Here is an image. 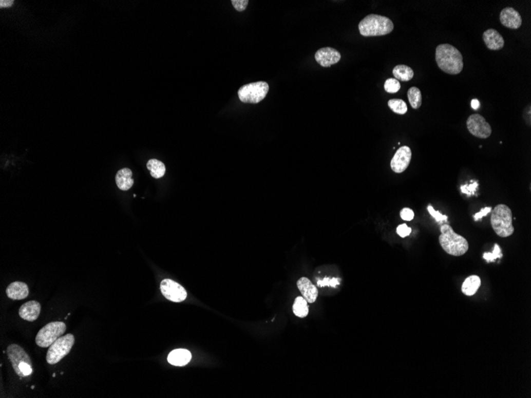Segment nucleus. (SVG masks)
I'll list each match as a JSON object with an SVG mask.
<instances>
[{"label": "nucleus", "mask_w": 531, "mask_h": 398, "mask_svg": "<svg viewBox=\"0 0 531 398\" xmlns=\"http://www.w3.org/2000/svg\"><path fill=\"white\" fill-rule=\"evenodd\" d=\"M339 280L337 278L329 279L328 277L324 279L323 281H318L317 285L320 287H323V286H332V287H336L337 285L339 284Z\"/></svg>", "instance_id": "obj_32"}, {"label": "nucleus", "mask_w": 531, "mask_h": 398, "mask_svg": "<svg viewBox=\"0 0 531 398\" xmlns=\"http://www.w3.org/2000/svg\"><path fill=\"white\" fill-rule=\"evenodd\" d=\"M14 4L13 0H1L0 1V7L1 8H7L11 7Z\"/></svg>", "instance_id": "obj_35"}, {"label": "nucleus", "mask_w": 531, "mask_h": 398, "mask_svg": "<svg viewBox=\"0 0 531 398\" xmlns=\"http://www.w3.org/2000/svg\"><path fill=\"white\" fill-rule=\"evenodd\" d=\"M427 210L428 212H429V214L433 216V217L434 218L435 220H436L437 222H438V223L448 221V217H447V216H444V215L441 214L439 212L435 211L433 206H428Z\"/></svg>", "instance_id": "obj_28"}, {"label": "nucleus", "mask_w": 531, "mask_h": 398, "mask_svg": "<svg viewBox=\"0 0 531 398\" xmlns=\"http://www.w3.org/2000/svg\"><path fill=\"white\" fill-rule=\"evenodd\" d=\"M500 23L504 27L517 30L522 26V20L519 11L513 7H506L502 10L500 15Z\"/></svg>", "instance_id": "obj_13"}, {"label": "nucleus", "mask_w": 531, "mask_h": 398, "mask_svg": "<svg viewBox=\"0 0 531 398\" xmlns=\"http://www.w3.org/2000/svg\"><path fill=\"white\" fill-rule=\"evenodd\" d=\"M6 293L11 300H23L28 296L29 288L26 283L15 281L8 286Z\"/></svg>", "instance_id": "obj_17"}, {"label": "nucleus", "mask_w": 531, "mask_h": 398, "mask_svg": "<svg viewBox=\"0 0 531 398\" xmlns=\"http://www.w3.org/2000/svg\"><path fill=\"white\" fill-rule=\"evenodd\" d=\"M400 216H401L403 220L411 221L412 219L414 217V213H413V210H411V209H408V207H405L400 212Z\"/></svg>", "instance_id": "obj_30"}, {"label": "nucleus", "mask_w": 531, "mask_h": 398, "mask_svg": "<svg viewBox=\"0 0 531 398\" xmlns=\"http://www.w3.org/2000/svg\"><path fill=\"white\" fill-rule=\"evenodd\" d=\"M409 102L413 109L420 108L422 104V96L420 89L417 87H411L407 91Z\"/></svg>", "instance_id": "obj_24"}, {"label": "nucleus", "mask_w": 531, "mask_h": 398, "mask_svg": "<svg viewBox=\"0 0 531 398\" xmlns=\"http://www.w3.org/2000/svg\"><path fill=\"white\" fill-rule=\"evenodd\" d=\"M146 168L150 171V175L154 178L159 179L165 174V166L163 162L159 160L151 159L146 164Z\"/></svg>", "instance_id": "obj_22"}, {"label": "nucleus", "mask_w": 531, "mask_h": 398, "mask_svg": "<svg viewBox=\"0 0 531 398\" xmlns=\"http://www.w3.org/2000/svg\"><path fill=\"white\" fill-rule=\"evenodd\" d=\"M401 88L400 81L393 78H389L384 84V89L388 93H396Z\"/></svg>", "instance_id": "obj_26"}, {"label": "nucleus", "mask_w": 531, "mask_h": 398, "mask_svg": "<svg viewBox=\"0 0 531 398\" xmlns=\"http://www.w3.org/2000/svg\"><path fill=\"white\" fill-rule=\"evenodd\" d=\"M269 91V85L264 81L245 84L238 91L239 100L245 104H258L261 102Z\"/></svg>", "instance_id": "obj_7"}, {"label": "nucleus", "mask_w": 531, "mask_h": 398, "mask_svg": "<svg viewBox=\"0 0 531 398\" xmlns=\"http://www.w3.org/2000/svg\"><path fill=\"white\" fill-rule=\"evenodd\" d=\"M393 30V22L387 17L378 14H368L359 23V33L364 37L387 35Z\"/></svg>", "instance_id": "obj_3"}, {"label": "nucleus", "mask_w": 531, "mask_h": 398, "mask_svg": "<svg viewBox=\"0 0 531 398\" xmlns=\"http://www.w3.org/2000/svg\"><path fill=\"white\" fill-rule=\"evenodd\" d=\"M41 312V305L36 300H30L23 304L20 309V317L24 320L33 322L39 318Z\"/></svg>", "instance_id": "obj_16"}, {"label": "nucleus", "mask_w": 531, "mask_h": 398, "mask_svg": "<svg viewBox=\"0 0 531 398\" xmlns=\"http://www.w3.org/2000/svg\"><path fill=\"white\" fill-rule=\"evenodd\" d=\"M480 286H481V280L480 277L477 275H471L465 279V281L463 283L461 290H462L463 293L466 296H473L478 291Z\"/></svg>", "instance_id": "obj_20"}, {"label": "nucleus", "mask_w": 531, "mask_h": 398, "mask_svg": "<svg viewBox=\"0 0 531 398\" xmlns=\"http://www.w3.org/2000/svg\"><path fill=\"white\" fill-rule=\"evenodd\" d=\"M393 75L399 81H410L413 79L414 72L410 67L405 65H396L393 69Z\"/></svg>", "instance_id": "obj_21"}, {"label": "nucleus", "mask_w": 531, "mask_h": 398, "mask_svg": "<svg viewBox=\"0 0 531 398\" xmlns=\"http://www.w3.org/2000/svg\"><path fill=\"white\" fill-rule=\"evenodd\" d=\"M293 312L295 316L299 318H305L309 314V307L307 301L303 296H297L293 306Z\"/></svg>", "instance_id": "obj_23"}, {"label": "nucleus", "mask_w": 531, "mask_h": 398, "mask_svg": "<svg viewBox=\"0 0 531 398\" xmlns=\"http://www.w3.org/2000/svg\"><path fill=\"white\" fill-rule=\"evenodd\" d=\"M75 343V337L72 334H67L58 338L48 350L46 361L50 365L59 363L62 358L70 352Z\"/></svg>", "instance_id": "obj_6"}, {"label": "nucleus", "mask_w": 531, "mask_h": 398, "mask_svg": "<svg viewBox=\"0 0 531 398\" xmlns=\"http://www.w3.org/2000/svg\"><path fill=\"white\" fill-rule=\"evenodd\" d=\"M491 207H484V209H481L478 213L474 215V219H475L476 221H478V220H480V219H482L484 216H487V215L489 213H491Z\"/></svg>", "instance_id": "obj_34"}, {"label": "nucleus", "mask_w": 531, "mask_h": 398, "mask_svg": "<svg viewBox=\"0 0 531 398\" xmlns=\"http://www.w3.org/2000/svg\"><path fill=\"white\" fill-rule=\"evenodd\" d=\"M467 128L471 135L479 139H486L491 135V125L486 121L484 117L479 114H473L467 120Z\"/></svg>", "instance_id": "obj_9"}, {"label": "nucleus", "mask_w": 531, "mask_h": 398, "mask_svg": "<svg viewBox=\"0 0 531 398\" xmlns=\"http://www.w3.org/2000/svg\"><path fill=\"white\" fill-rule=\"evenodd\" d=\"M479 107H480V102H479L478 100H471V107H472V108L475 109V110H477V109L479 108Z\"/></svg>", "instance_id": "obj_36"}, {"label": "nucleus", "mask_w": 531, "mask_h": 398, "mask_svg": "<svg viewBox=\"0 0 531 398\" xmlns=\"http://www.w3.org/2000/svg\"><path fill=\"white\" fill-rule=\"evenodd\" d=\"M161 292L167 300L173 302H181L186 299L187 292L185 288L170 279H165L161 282Z\"/></svg>", "instance_id": "obj_10"}, {"label": "nucleus", "mask_w": 531, "mask_h": 398, "mask_svg": "<svg viewBox=\"0 0 531 398\" xmlns=\"http://www.w3.org/2000/svg\"><path fill=\"white\" fill-rule=\"evenodd\" d=\"M440 245L442 249L452 256H461L468 251L469 245L467 239L452 230L450 225L444 223L441 226Z\"/></svg>", "instance_id": "obj_2"}, {"label": "nucleus", "mask_w": 531, "mask_h": 398, "mask_svg": "<svg viewBox=\"0 0 531 398\" xmlns=\"http://www.w3.org/2000/svg\"><path fill=\"white\" fill-rule=\"evenodd\" d=\"M7 354L17 375L27 377L32 374V362L26 351L17 344L7 347Z\"/></svg>", "instance_id": "obj_5"}, {"label": "nucleus", "mask_w": 531, "mask_h": 398, "mask_svg": "<svg viewBox=\"0 0 531 398\" xmlns=\"http://www.w3.org/2000/svg\"><path fill=\"white\" fill-rule=\"evenodd\" d=\"M249 1L248 0H232V4L233 7L236 8V11H243L246 8Z\"/></svg>", "instance_id": "obj_31"}, {"label": "nucleus", "mask_w": 531, "mask_h": 398, "mask_svg": "<svg viewBox=\"0 0 531 398\" xmlns=\"http://www.w3.org/2000/svg\"><path fill=\"white\" fill-rule=\"evenodd\" d=\"M435 60L439 69L449 75H458L464 68L462 54L452 45L441 44L437 46Z\"/></svg>", "instance_id": "obj_1"}, {"label": "nucleus", "mask_w": 531, "mask_h": 398, "mask_svg": "<svg viewBox=\"0 0 531 398\" xmlns=\"http://www.w3.org/2000/svg\"><path fill=\"white\" fill-rule=\"evenodd\" d=\"M116 182L118 188L123 191H127L134 184V180L132 179V171L130 168H122L116 174Z\"/></svg>", "instance_id": "obj_19"}, {"label": "nucleus", "mask_w": 531, "mask_h": 398, "mask_svg": "<svg viewBox=\"0 0 531 398\" xmlns=\"http://www.w3.org/2000/svg\"><path fill=\"white\" fill-rule=\"evenodd\" d=\"M297 288L299 289L303 297L309 303H313L317 300L318 296V290L317 287L310 281L307 277H301L297 281Z\"/></svg>", "instance_id": "obj_14"}, {"label": "nucleus", "mask_w": 531, "mask_h": 398, "mask_svg": "<svg viewBox=\"0 0 531 398\" xmlns=\"http://www.w3.org/2000/svg\"><path fill=\"white\" fill-rule=\"evenodd\" d=\"M502 257H503V254H502L501 249H500L498 244L495 245L494 251H493L492 253H484V255H483V258L487 262L495 261L497 258H501Z\"/></svg>", "instance_id": "obj_27"}, {"label": "nucleus", "mask_w": 531, "mask_h": 398, "mask_svg": "<svg viewBox=\"0 0 531 398\" xmlns=\"http://www.w3.org/2000/svg\"><path fill=\"white\" fill-rule=\"evenodd\" d=\"M66 331V325L63 322H51L43 327L36 336L35 342L40 347H49L58 338L62 336Z\"/></svg>", "instance_id": "obj_8"}, {"label": "nucleus", "mask_w": 531, "mask_h": 398, "mask_svg": "<svg viewBox=\"0 0 531 398\" xmlns=\"http://www.w3.org/2000/svg\"><path fill=\"white\" fill-rule=\"evenodd\" d=\"M411 158L412 152L410 147L402 146L397 149L391 160V169L396 174H402L408 168Z\"/></svg>", "instance_id": "obj_11"}, {"label": "nucleus", "mask_w": 531, "mask_h": 398, "mask_svg": "<svg viewBox=\"0 0 531 398\" xmlns=\"http://www.w3.org/2000/svg\"><path fill=\"white\" fill-rule=\"evenodd\" d=\"M388 107H390L393 112L399 115H405L407 112V105L403 100L400 99H392L387 103Z\"/></svg>", "instance_id": "obj_25"}, {"label": "nucleus", "mask_w": 531, "mask_h": 398, "mask_svg": "<svg viewBox=\"0 0 531 398\" xmlns=\"http://www.w3.org/2000/svg\"><path fill=\"white\" fill-rule=\"evenodd\" d=\"M192 354L185 349H177L171 351L168 355V362L171 365L184 367L191 361Z\"/></svg>", "instance_id": "obj_18"}, {"label": "nucleus", "mask_w": 531, "mask_h": 398, "mask_svg": "<svg viewBox=\"0 0 531 398\" xmlns=\"http://www.w3.org/2000/svg\"><path fill=\"white\" fill-rule=\"evenodd\" d=\"M412 229L409 228L406 223L400 225L397 228V234L400 235L402 238H406V237L409 236L411 233Z\"/></svg>", "instance_id": "obj_29"}, {"label": "nucleus", "mask_w": 531, "mask_h": 398, "mask_svg": "<svg viewBox=\"0 0 531 398\" xmlns=\"http://www.w3.org/2000/svg\"><path fill=\"white\" fill-rule=\"evenodd\" d=\"M477 187H478V183L475 182L473 184H469V185L461 186V191L467 195L474 194Z\"/></svg>", "instance_id": "obj_33"}, {"label": "nucleus", "mask_w": 531, "mask_h": 398, "mask_svg": "<svg viewBox=\"0 0 531 398\" xmlns=\"http://www.w3.org/2000/svg\"><path fill=\"white\" fill-rule=\"evenodd\" d=\"M512 221V212L508 206L498 204L493 209L491 215V224L496 235L501 238H507L513 235L515 228Z\"/></svg>", "instance_id": "obj_4"}, {"label": "nucleus", "mask_w": 531, "mask_h": 398, "mask_svg": "<svg viewBox=\"0 0 531 398\" xmlns=\"http://www.w3.org/2000/svg\"><path fill=\"white\" fill-rule=\"evenodd\" d=\"M342 59V54L336 49L331 47L321 48L315 53V60L322 67L332 66Z\"/></svg>", "instance_id": "obj_12"}, {"label": "nucleus", "mask_w": 531, "mask_h": 398, "mask_svg": "<svg viewBox=\"0 0 531 398\" xmlns=\"http://www.w3.org/2000/svg\"><path fill=\"white\" fill-rule=\"evenodd\" d=\"M483 39L487 49L490 50H500L504 46L503 36L495 29H488L484 31Z\"/></svg>", "instance_id": "obj_15"}]
</instances>
